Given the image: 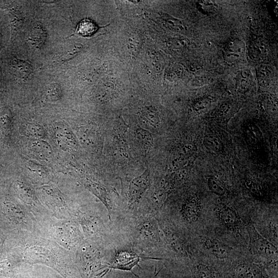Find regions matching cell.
Segmentation results:
<instances>
[{"instance_id": "1", "label": "cell", "mask_w": 278, "mask_h": 278, "mask_svg": "<svg viewBox=\"0 0 278 278\" xmlns=\"http://www.w3.org/2000/svg\"><path fill=\"white\" fill-rule=\"evenodd\" d=\"M26 239L21 248L23 259L30 263H43L59 271L65 264L66 249L36 233H25Z\"/></svg>"}, {"instance_id": "2", "label": "cell", "mask_w": 278, "mask_h": 278, "mask_svg": "<svg viewBox=\"0 0 278 278\" xmlns=\"http://www.w3.org/2000/svg\"><path fill=\"white\" fill-rule=\"evenodd\" d=\"M66 250L75 247L81 239L77 224L70 219H58L51 215L37 221L36 233Z\"/></svg>"}, {"instance_id": "3", "label": "cell", "mask_w": 278, "mask_h": 278, "mask_svg": "<svg viewBox=\"0 0 278 278\" xmlns=\"http://www.w3.org/2000/svg\"><path fill=\"white\" fill-rule=\"evenodd\" d=\"M39 191L45 205L51 211L52 216L59 219L72 217L65 198L58 188L51 185H44L39 189Z\"/></svg>"}, {"instance_id": "4", "label": "cell", "mask_w": 278, "mask_h": 278, "mask_svg": "<svg viewBox=\"0 0 278 278\" xmlns=\"http://www.w3.org/2000/svg\"><path fill=\"white\" fill-rule=\"evenodd\" d=\"M246 47L244 42L235 40L230 42L224 52L225 61L229 63H234L243 61L246 56Z\"/></svg>"}, {"instance_id": "5", "label": "cell", "mask_w": 278, "mask_h": 278, "mask_svg": "<svg viewBox=\"0 0 278 278\" xmlns=\"http://www.w3.org/2000/svg\"><path fill=\"white\" fill-rule=\"evenodd\" d=\"M139 257L134 253L129 252H122L117 256L113 267L122 270H130L137 264Z\"/></svg>"}, {"instance_id": "6", "label": "cell", "mask_w": 278, "mask_h": 278, "mask_svg": "<svg viewBox=\"0 0 278 278\" xmlns=\"http://www.w3.org/2000/svg\"><path fill=\"white\" fill-rule=\"evenodd\" d=\"M149 172L146 170L141 176L134 179L130 186V195L132 199H138L146 190Z\"/></svg>"}, {"instance_id": "7", "label": "cell", "mask_w": 278, "mask_h": 278, "mask_svg": "<svg viewBox=\"0 0 278 278\" xmlns=\"http://www.w3.org/2000/svg\"><path fill=\"white\" fill-rule=\"evenodd\" d=\"M200 211V202L197 196H192L189 198L183 207L185 217L191 221L197 219Z\"/></svg>"}, {"instance_id": "8", "label": "cell", "mask_w": 278, "mask_h": 278, "mask_svg": "<svg viewBox=\"0 0 278 278\" xmlns=\"http://www.w3.org/2000/svg\"><path fill=\"white\" fill-rule=\"evenodd\" d=\"M206 248L216 257L226 258L229 256L228 248L223 244L213 238H207L205 242Z\"/></svg>"}, {"instance_id": "9", "label": "cell", "mask_w": 278, "mask_h": 278, "mask_svg": "<svg viewBox=\"0 0 278 278\" xmlns=\"http://www.w3.org/2000/svg\"><path fill=\"white\" fill-rule=\"evenodd\" d=\"M46 39V32L40 26L34 27L30 32L28 41L31 46L35 49L41 48Z\"/></svg>"}, {"instance_id": "10", "label": "cell", "mask_w": 278, "mask_h": 278, "mask_svg": "<svg viewBox=\"0 0 278 278\" xmlns=\"http://www.w3.org/2000/svg\"><path fill=\"white\" fill-rule=\"evenodd\" d=\"M219 217L227 227L233 228L238 224L239 220L235 212L228 206L222 205L219 211Z\"/></svg>"}, {"instance_id": "11", "label": "cell", "mask_w": 278, "mask_h": 278, "mask_svg": "<svg viewBox=\"0 0 278 278\" xmlns=\"http://www.w3.org/2000/svg\"><path fill=\"white\" fill-rule=\"evenodd\" d=\"M31 150L37 155L44 158H48L52 154L50 145L43 140H36L31 144Z\"/></svg>"}, {"instance_id": "12", "label": "cell", "mask_w": 278, "mask_h": 278, "mask_svg": "<svg viewBox=\"0 0 278 278\" xmlns=\"http://www.w3.org/2000/svg\"><path fill=\"white\" fill-rule=\"evenodd\" d=\"M203 144L209 151L217 154L223 151V146L220 139L216 136L208 135L203 139Z\"/></svg>"}, {"instance_id": "13", "label": "cell", "mask_w": 278, "mask_h": 278, "mask_svg": "<svg viewBox=\"0 0 278 278\" xmlns=\"http://www.w3.org/2000/svg\"><path fill=\"white\" fill-rule=\"evenodd\" d=\"M256 242L257 249L264 255L271 257L277 255L276 248L267 240L259 237L257 238Z\"/></svg>"}, {"instance_id": "14", "label": "cell", "mask_w": 278, "mask_h": 278, "mask_svg": "<svg viewBox=\"0 0 278 278\" xmlns=\"http://www.w3.org/2000/svg\"><path fill=\"white\" fill-rule=\"evenodd\" d=\"M98 30L96 24L90 20H85L78 26L77 33L83 36H89L94 34Z\"/></svg>"}, {"instance_id": "15", "label": "cell", "mask_w": 278, "mask_h": 278, "mask_svg": "<svg viewBox=\"0 0 278 278\" xmlns=\"http://www.w3.org/2000/svg\"><path fill=\"white\" fill-rule=\"evenodd\" d=\"M12 65L14 70L23 78L29 76L32 71L31 65L24 61L15 60Z\"/></svg>"}, {"instance_id": "16", "label": "cell", "mask_w": 278, "mask_h": 278, "mask_svg": "<svg viewBox=\"0 0 278 278\" xmlns=\"http://www.w3.org/2000/svg\"><path fill=\"white\" fill-rule=\"evenodd\" d=\"M27 133L30 137L37 140H42L46 136L45 129L40 124H30L27 127Z\"/></svg>"}, {"instance_id": "17", "label": "cell", "mask_w": 278, "mask_h": 278, "mask_svg": "<svg viewBox=\"0 0 278 278\" xmlns=\"http://www.w3.org/2000/svg\"><path fill=\"white\" fill-rule=\"evenodd\" d=\"M208 185L210 191L217 195H223L226 192L224 184L215 177H210L208 180Z\"/></svg>"}, {"instance_id": "18", "label": "cell", "mask_w": 278, "mask_h": 278, "mask_svg": "<svg viewBox=\"0 0 278 278\" xmlns=\"http://www.w3.org/2000/svg\"><path fill=\"white\" fill-rule=\"evenodd\" d=\"M196 278H216V272L210 266L198 264L196 267Z\"/></svg>"}, {"instance_id": "19", "label": "cell", "mask_w": 278, "mask_h": 278, "mask_svg": "<svg viewBox=\"0 0 278 278\" xmlns=\"http://www.w3.org/2000/svg\"><path fill=\"white\" fill-rule=\"evenodd\" d=\"M137 138L141 142L144 149L148 150L153 144V137L151 134L142 129H138L137 131Z\"/></svg>"}, {"instance_id": "20", "label": "cell", "mask_w": 278, "mask_h": 278, "mask_svg": "<svg viewBox=\"0 0 278 278\" xmlns=\"http://www.w3.org/2000/svg\"><path fill=\"white\" fill-rule=\"evenodd\" d=\"M62 97V90L58 84H51L46 92V98L50 101H57Z\"/></svg>"}, {"instance_id": "21", "label": "cell", "mask_w": 278, "mask_h": 278, "mask_svg": "<svg viewBox=\"0 0 278 278\" xmlns=\"http://www.w3.org/2000/svg\"><path fill=\"white\" fill-rule=\"evenodd\" d=\"M211 104V101L210 99H202L198 101L193 106V110L197 114H200L203 111L207 110Z\"/></svg>"}, {"instance_id": "22", "label": "cell", "mask_w": 278, "mask_h": 278, "mask_svg": "<svg viewBox=\"0 0 278 278\" xmlns=\"http://www.w3.org/2000/svg\"><path fill=\"white\" fill-rule=\"evenodd\" d=\"M5 241V236L0 233V257H1Z\"/></svg>"}]
</instances>
